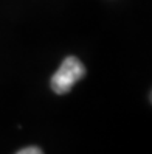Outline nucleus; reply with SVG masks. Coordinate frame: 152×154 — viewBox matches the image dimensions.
<instances>
[{"label": "nucleus", "instance_id": "nucleus-1", "mask_svg": "<svg viewBox=\"0 0 152 154\" xmlns=\"http://www.w3.org/2000/svg\"><path fill=\"white\" fill-rule=\"evenodd\" d=\"M85 75V67L76 56H67L62 61L61 67L56 70V73L51 76L50 86L53 92L58 95L68 94L76 81L82 79Z\"/></svg>", "mask_w": 152, "mask_h": 154}, {"label": "nucleus", "instance_id": "nucleus-2", "mask_svg": "<svg viewBox=\"0 0 152 154\" xmlns=\"http://www.w3.org/2000/svg\"><path fill=\"white\" fill-rule=\"evenodd\" d=\"M16 154H43V152L37 146H26V148H23L20 151H17Z\"/></svg>", "mask_w": 152, "mask_h": 154}]
</instances>
